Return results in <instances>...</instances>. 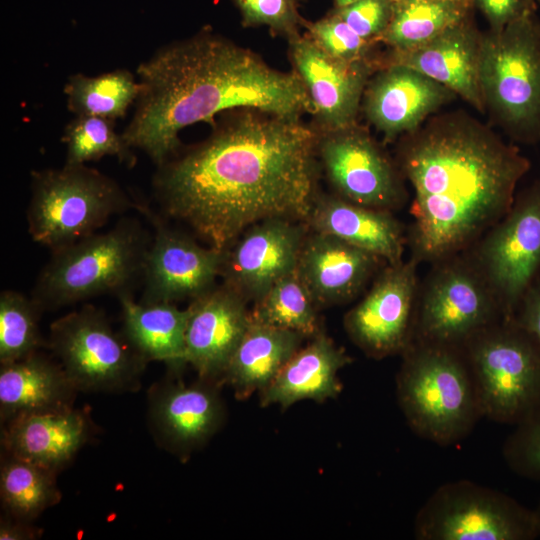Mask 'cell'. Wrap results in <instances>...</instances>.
<instances>
[{
	"label": "cell",
	"mask_w": 540,
	"mask_h": 540,
	"mask_svg": "<svg viewBox=\"0 0 540 540\" xmlns=\"http://www.w3.org/2000/svg\"><path fill=\"white\" fill-rule=\"evenodd\" d=\"M302 26L306 36L335 59L353 63L378 58L373 50L377 43L360 37L335 12L315 22L304 20Z\"/></svg>",
	"instance_id": "e575fe53"
},
{
	"label": "cell",
	"mask_w": 540,
	"mask_h": 540,
	"mask_svg": "<svg viewBox=\"0 0 540 540\" xmlns=\"http://www.w3.org/2000/svg\"><path fill=\"white\" fill-rule=\"evenodd\" d=\"M401 356L396 394L410 429L442 446L463 440L482 413L462 348L412 342Z\"/></svg>",
	"instance_id": "277c9868"
},
{
	"label": "cell",
	"mask_w": 540,
	"mask_h": 540,
	"mask_svg": "<svg viewBox=\"0 0 540 540\" xmlns=\"http://www.w3.org/2000/svg\"><path fill=\"white\" fill-rule=\"evenodd\" d=\"M31 177L28 232L52 251L95 233L113 215L139 205L116 181L85 164L34 171Z\"/></svg>",
	"instance_id": "52a82bcc"
},
{
	"label": "cell",
	"mask_w": 540,
	"mask_h": 540,
	"mask_svg": "<svg viewBox=\"0 0 540 540\" xmlns=\"http://www.w3.org/2000/svg\"><path fill=\"white\" fill-rule=\"evenodd\" d=\"M288 43L293 71L306 89L320 132L357 124L365 88L382 65L381 57L348 63L331 57L306 35Z\"/></svg>",
	"instance_id": "e0dca14e"
},
{
	"label": "cell",
	"mask_w": 540,
	"mask_h": 540,
	"mask_svg": "<svg viewBox=\"0 0 540 540\" xmlns=\"http://www.w3.org/2000/svg\"><path fill=\"white\" fill-rule=\"evenodd\" d=\"M92 422L75 407L26 414L1 424L2 452L59 472L92 437Z\"/></svg>",
	"instance_id": "603a6c76"
},
{
	"label": "cell",
	"mask_w": 540,
	"mask_h": 540,
	"mask_svg": "<svg viewBox=\"0 0 540 540\" xmlns=\"http://www.w3.org/2000/svg\"><path fill=\"white\" fill-rule=\"evenodd\" d=\"M253 321L312 338L322 331L318 307L296 271L277 281L250 310Z\"/></svg>",
	"instance_id": "1f68e13d"
},
{
	"label": "cell",
	"mask_w": 540,
	"mask_h": 540,
	"mask_svg": "<svg viewBox=\"0 0 540 540\" xmlns=\"http://www.w3.org/2000/svg\"><path fill=\"white\" fill-rule=\"evenodd\" d=\"M482 32L473 12L428 43L404 53L387 52L382 64L417 70L453 91L479 113H485L479 82Z\"/></svg>",
	"instance_id": "7402d4cb"
},
{
	"label": "cell",
	"mask_w": 540,
	"mask_h": 540,
	"mask_svg": "<svg viewBox=\"0 0 540 540\" xmlns=\"http://www.w3.org/2000/svg\"><path fill=\"white\" fill-rule=\"evenodd\" d=\"M137 75L136 109L121 134L157 166L178 152L183 128L214 124L220 112L252 108L295 118L312 113L294 71H279L251 50L204 31L161 47Z\"/></svg>",
	"instance_id": "3957f363"
},
{
	"label": "cell",
	"mask_w": 540,
	"mask_h": 540,
	"mask_svg": "<svg viewBox=\"0 0 540 540\" xmlns=\"http://www.w3.org/2000/svg\"><path fill=\"white\" fill-rule=\"evenodd\" d=\"M502 318L493 291L464 251L432 264L420 282L412 342L462 348Z\"/></svg>",
	"instance_id": "30bf717a"
},
{
	"label": "cell",
	"mask_w": 540,
	"mask_h": 540,
	"mask_svg": "<svg viewBox=\"0 0 540 540\" xmlns=\"http://www.w3.org/2000/svg\"><path fill=\"white\" fill-rule=\"evenodd\" d=\"M532 6H534L535 8L538 7V5H540V0H527Z\"/></svg>",
	"instance_id": "ee69618b"
},
{
	"label": "cell",
	"mask_w": 540,
	"mask_h": 540,
	"mask_svg": "<svg viewBox=\"0 0 540 540\" xmlns=\"http://www.w3.org/2000/svg\"><path fill=\"white\" fill-rule=\"evenodd\" d=\"M309 231L296 272L318 308L353 300L387 264L335 236Z\"/></svg>",
	"instance_id": "44dd1931"
},
{
	"label": "cell",
	"mask_w": 540,
	"mask_h": 540,
	"mask_svg": "<svg viewBox=\"0 0 540 540\" xmlns=\"http://www.w3.org/2000/svg\"><path fill=\"white\" fill-rule=\"evenodd\" d=\"M334 1L336 4V7H343L359 0H334ZM394 1H397V0H394Z\"/></svg>",
	"instance_id": "b9f144b4"
},
{
	"label": "cell",
	"mask_w": 540,
	"mask_h": 540,
	"mask_svg": "<svg viewBox=\"0 0 540 540\" xmlns=\"http://www.w3.org/2000/svg\"><path fill=\"white\" fill-rule=\"evenodd\" d=\"M43 311L33 301L14 290L0 295V364L27 357L45 344L39 318Z\"/></svg>",
	"instance_id": "d6a6232c"
},
{
	"label": "cell",
	"mask_w": 540,
	"mask_h": 540,
	"mask_svg": "<svg viewBox=\"0 0 540 540\" xmlns=\"http://www.w3.org/2000/svg\"><path fill=\"white\" fill-rule=\"evenodd\" d=\"M462 350L482 417L515 425L540 404V347L513 318L484 328Z\"/></svg>",
	"instance_id": "ba28073f"
},
{
	"label": "cell",
	"mask_w": 540,
	"mask_h": 540,
	"mask_svg": "<svg viewBox=\"0 0 540 540\" xmlns=\"http://www.w3.org/2000/svg\"><path fill=\"white\" fill-rule=\"evenodd\" d=\"M242 15L243 25L266 26L288 41L300 36L304 19L298 13V0H233Z\"/></svg>",
	"instance_id": "8d00e7d4"
},
{
	"label": "cell",
	"mask_w": 540,
	"mask_h": 540,
	"mask_svg": "<svg viewBox=\"0 0 540 540\" xmlns=\"http://www.w3.org/2000/svg\"><path fill=\"white\" fill-rule=\"evenodd\" d=\"M306 223L272 218L247 228L224 251L223 283L247 302L259 300L277 281L296 271Z\"/></svg>",
	"instance_id": "2e32d148"
},
{
	"label": "cell",
	"mask_w": 540,
	"mask_h": 540,
	"mask_svg": "<svg viewBox=\"0 0 540 540\" xmlns=\"http://www.w3.org/2000/svg\"><path fill=\"white\" fill-rule=\"evenodd\" d=\"M395 161L414 191L407 244L418 264L469 249L508 212L531 168L515 143L464 110L400 137Z\"/></svg>",
	"instance_id": "7a4b0ae2"
},
{
	"label": "cell",
	"mask_w": 540,
	"mask_h": 540,
	"mask_svg": "<svg viewBox=\"0 0 540 540\" xmlns=\"http://www.w3.org/2000/svg\"><path fill=\"white\" fill-rule=\"evenodd\" d=\"M137 209L150 219L155 230L145 258L140 301L175 303L212 289L220 276L224 252L172 229L144 205Z\"/></svg>",
	"instance_id": "9a60e30c"
},
{
	"label": "cell",
	"mask_w": 540,
	"mask_h": 540,
	"mask_svg": "<svg viewBox=\"0 0 540 540\" xmlns=\"http://www.w3.org/2000/svg\"><path fill=\"white\" fill-rule=\"evenodd\" d=\"M307 339L302 334L255 322L234 350L222 377L238 399L263 391Z\"/></svg>",
	"instance_id": "83f0119b"
},
{
	"label": "cell",
	"mask_w": 540,
	"mask_h": 540,
	"mask_svg": "<svg viewBox=\"0 0 540 540\" xmlns=\"http://www.w3.org/2000/svg\"><path fill=\"white\" fill-rule=\"evenodd\" d=\"M351 361L346 351L322 330L301 346L259 393L260 405L287 409L303 400L334 399L342 392L338 373Z\"/></svg>",
	"instance_id": "d4e9b609"
},
{
	"label": "cell",
	"mask_w": 540,
	"mask_h": 540,
	"mask_svg": "<svg viewBox=\"0 0 540 540\" xmlns=\"http://www.w3.org/2000/svg\"><path fill=\"white\" fill-rule=\"evenodd\" d=\"M42 532L32 522L19 520L6 514L0 521V540H35L41 537Z\"/></svg>",
	"instance_id": "60d3db41"
},
{
	"label": "cell",
	"mask_w": 540,
	"mask_h": 540,
	"mask_svg": "<svg viewBox=\"0 0 540 540\" xmlns=\"http://www.w3.org/2000/svg\"><path fill=\"white\" fill-rule=\"evenodd\" d=\"M46 344L78 392H132L141 386L148 361L95 306L56 319Z\"/></svg>",
	"instance_id": "9c48e42d"
},
{
	"label": "cell",
	"mask_w": 540,
	"mask_h": 540,
	"mask_svg": "<svg viewBox=\"0 0 540 540\" xmlns=\"http://www.w3.org/2000/svg\"><path fill=\"white\" fill-rule=\"evenodd\" d=\"M474 0H397L391 22L380 39L389 52L416 49L474 10Z\"/></svg>",
	"instance_id": "f1b7e54d"
},
{
	"label": "cell",
	"mask_w": 540,
	"mask_h": 540,
	"mask_svg": "<svg viewBox=\"0 0 540 540\" xmlns=\"http://www.w3.org/2000/svg\"><path fill=\"white\" fill-rule=\"evenodd\" d=\"M411 257L386 264L365 296L344 316L348 337L368 357L402 353L412 343L420 280Z\"/></svg>",
	"instance_id": "5bb4252c"
},
{
	"label": "cell",
	"mask_w": 540,
	"mask_h": 540,
	"mask_svg": "<svg viewBox=\"0 0 540 540\" xmlns=\"http://www.w3.org/2000/svg\"><path fill=\"white\" fill-rule=\"evenodd\" d=\"M419 540H533L534 510L498 490L468 480L445 483L415 516Z\"/></svg>",
	"instance_id": "8fae6325"
},
{
	"label": "cell",
	"mask_w": 540,
	"mask_h": 540,
	"mask_svg": "<svg viewBox=\"0 0 540 540\" xmlns=\"http://www.w3.org/2000/svg\"><path fill=\"white\" fill-rule=\"evenodd\" d=\"M318 157L335 195L389 212L405 206L409 194L395 159L358 123L319 132Z\"/></svg>",
	"instance_id": "4fadbf2b"
},
{
	"label": "cell",
	"mask_w": 540,
	"mask_h": 540,
	"mask_svg": "<svg viewBox=\"0 0 540 540\" xmlns=\"http://www.w3.org/2000/svg\"><path fill=\"white\" fill-rule=\"evenodd\" d=\"M78 390L58 361L39 351L0 366V420L74 407Z\"/></svg>",
	"instance_id": "484cf974"
},
{
	"label": "cell",
	"mask_w": 540,
	"mask_h": 540,
	"mask_svg": "<svg viewBox=\"0 0 540 540\" xmlns=\"http://www.w3.org/2000/svg\"><path fill=\"white\" fill-rule=\"evenodd\" d=\"M514 426L503 444V458L519 476L540 482V404Z\"/></svg>",
	"instance_id": "d590c367"
},
{
	"label": "cell",
	"mask_w": 540,
	"mask_h": 540,
	"mask_svg": "<svg viewBox=\"0 0 540 540\" xmlns=\"http://www.w3.org/2000/svg\"><path fill=\"white\" fill-rule=\"evenodd\" d=\"M151 236L133 218L52 251L31 298L42 311L103 294L131 292L143 278Z\"/></svg>",
	"instance_id": "5b68a950"
},
{
	"label": "cell",
	"mask_w": 540,
	"mask_h": 540,
	"mask_svg": "<svg viewBox=\"0 0 540 540\" xmlns=\"http://www.w3.org/2000/svg\"><path fill=\"white\" fill-rule=\"evenodd\" d=\"M534 512H535V515H536L538 528H539V531H540V501H539L538 506L536 507V509H534Z\"/></svg>",
	"instance_id": "7bdbcfd3"
},
{
	"label": "cell",
	"mask_w": 540,
	"mask_h": 540,
	"mask_svg": "<svg viewBox=\"0 0 540 540\" xmlns=\"http://www.w3.org/2000/svg\"><path fill=\"white\" fill-rule=\"evenodd\" d=\"M465 252L493 291L503 318H513L540 277V175Z\"/></svg>",
	"instance_id": "7c38bea8"
},
{
	"label": "cell",
	"mask_w": 540,
	"mask_h": 540,
	"mask_svg": "<svg viewBox=\"0 0 540 540\" xmlns=\"http://www.w3.org/2000/svg\"><path fill=\"white\" fill-rule=\"evenodd\" d=\"M394 7V0H359L343 7H336L333 12L360 37L372 43H379L391 22Z\"/></svg>",
	"instance_id": "74e56055"
},
{
	"label": "cell",
	"mask_w": 540,
	"mask_h": 540,
	"mask_svg": "<svg viewBox=\"0 0 540 540\" xmlns=\"http://www.w3.org/2000/svg\"><path fill=\"white\" fill-rule=\"evenodd\" d=\"M306 224L311 231L335 236L387 264L403 260L407 237L393 212L359 205L335 194H318Z\"/></svg>",
	"instance_id": "cb8c5ba5"
},
{
	"label": "cell",
	"mask_w": 540,
	"mask_h": 540,
	"mask_svg": "<svg viewBox=\"0 0 540 540\" xmlns=\"http://www.w3.org/2000/svg\"><path fill=\"white\" fill-rule=\"evenodd\" d=\"M479 82L487 115L513 143H540V22L522 15L482 32Z\"/></svg>",
	"instance_id": "8992f818"
},
{
	"label": "cell",
	"mask_w": 540,
	"mask_h": 540,
	"mask_svg": "<svg viewBox=\"0 0 540 540\" xmlns=\"http://www.w3.org/2000/svg\"><path fill=\"white\" fill-rule=\"evenodd\" d=\"M458 96L446 86L408 66L382 64L365 88L361 108L386 142L418 129Z\"/></svg>",
	"instance_id": "d6986e66"
},
{
	"label": "cell",
	"mask_w": 540,
	"mask_h": 540,
	"mask_svg": "<svg viewBox=\"0 0 540 540\" xmlns=\"http://www.w3.org/2000/svg\"><path fill=\"white\" fill-rule=\"evenodd\" d=\"M58 472L2 452L0 499L5 514L33 522L61 500L56 482Z\"/></svg>",
	"instance_id": "f546056e"
},
{
	"label": "cell",
	"mask_w": 540,
	"mask_h": 540,
	"mask_svg": "<svg viewBox=\"0 0 540 540\" xmlns=\"http://www.w3.org/2000/svg\"><path fill=\"white\" fill-rule=\"evenodd\" d=\"M247 304L224 283L191 300L187 307L186 362L199 378L223 385L226 366L251 323Z\"/></svg>",
	"instance_id": "ffe728a7"
},
{
	"label": "cell",
	"mask_w": 540,
	"mask_h": 540,
	"mask_svg": "<svg viewBox=\"0 0 540 540\" xmlns=\"http://www.w3.org/2000/svg\"><path fill=\"white\" fill-rule=\"evenodd\" d=\"M141 85L126 69L97 76L71 75L65 86L67 107L76 116H96L116 121L136 102Z\"/></svg>",
	"instance_id": "4dcf8cb0"
},
{
	"label": "cell",
	"mask_w": 540,
	"mask_h": 540,
	"mask_svg": "<svg viewBox=\"0 0 540 540\" xmlns=\"http://www.w3.org/2000/svg\"><path fill=\"white\" fill-rule=\"evenodd\" d=\"M513 319L533 336L540 347V277L524 294Z\"/></svg>",
	"instance_id": "ab89813d"
},
{
	"label": "cell",
	"mask_w": 540,
	"mask_h": 540,
	"mask_svg": "<svg viewBox=\"0 0 540 540\" xmlns=\"http://www.w3.org/2000/svg\"><path fill=\"white\" fill-rule=\"evenodd\" d=\"M117 297L122 312V333L127 341L148 362H164L170 373L179 374L187 365V308L181 310L175 303L168 302H137L131 292Z\"/></svg>",
	"instance_id": "4316f807"
},
{
	"label": "cell",
	"mask_w": 540,
	"mask_h": 540,
	"mask_svg": "<svg viewBox=\"0 0 540 540\" xmlns=\"http://www.w3.org/2000/svg\"><path fill=\"white\" fill-rule=\"evenodd\" d=\"M115 121L96 116H76L65 127L62 141L66 144L68 165L85 164L104 156H114L133 166L135 156L122 134L114 129Z\"/></svg>",
	"instance_id": "836d02e7"
},
{
	"label": "cell",
	"mask_w": 540,
	"mask_h": 540,
	"mask_svg": "<svg viewBox=\"0 0 540 540\" xmlns=\"http://www.w3.org/2000/svg\"><path fill=\"white\" fill-rule=\"evenodd\" d=\"M213 127L157 166L153 188L165 214L222 252L260 221L306 223L319 194V132L300 118L252 108Z\"/></svg>",
	"instance_id": "6da1fadb"
},
{
	"label": "cell",
	"mask_w": 540,
	"mask_h": 540,
	"mask_svg": "<svg viewBox=\"0 0 540 540\" xmlns=\"http://www.w3.org/2000/svg\"><path fill=\"white\" fill-rule=\"evenodd\" d=\"M474 5L484 15L489 30L500 31L522 15L536 12L527 0H474Z\"/></svg>",
	"instance_id": "f35d334b"
},
{
	"label": "cell",
	"mask_w": 540,
	"mask_h": 540,
	"mask_svg": "<svg viewBox=\"0 0 540 540\" xmlns=\"http://www.w3.org/2000/svg\"><path fill=\"white\" fill-rule=\"evenodd\" d=\"M221 384L199 378L186 384L175 374L148 393V422L155 440L179 457L204 446L222 427L226 409Z\"/></svg>",
	"instance_id": "ac0fdd59"
}]
</instances>
